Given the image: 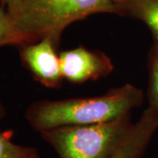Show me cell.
I'll list each match as a JSON object with an SVG mask.
<instances>
[{"instance_id": "1", "label": "cell", "mask_w": 158, "mask_h": 158, "mask_svg": "<svg viewBox=\"0 0 158 158\" xmlns=\"http://www.w3.org/2000/svg\"><path fill=\"white\" fill-rule=\"evenodd\" d=\"M142 102V91L127 84L101 96L34 102L27 108L26 118L40 134L67 126L111 121L129 114L132 109L141 106Z\"/></svg>"}, {"instance_id": "2", "label": "cell", "mask_w": 158, "mask_h": 158, "mask_svg": "<svg viewBox=\"0 0 158 158\" xmlns=\"http://www.w3.org/2000/svg\"><path fill=\"white\" fill-rule=\"evenodd\" d=\"M15 27L40 40L50 37L57 43L69 25L97 13L116 14L114 0H19L6 9Z\"/></svg>"}, {"instance_id": "3", "label": "cell", "mask_w": 158, "mask_h": 158, "mask_svg": "<svg viewBox=\"0 0 158 158\" xmlns=\"http://www.w3.org/2000/svg\"><path fill=\"white\" fill-rule=\"evenodd\" d=\"M133 125L129 113L103 123L57 127L40 135L60 158H111Z\"/></svg>"}, {"instance_id": "4", "label": "cell", "mask_w": 158, "mask_h": 158, "mask_svg": "<svg viewBox=\"0 0 158 158\" xmlns=\"http://www.w3.org/2000/svg\"><path fill=\"white\" fill-rule=\"evenodd\" d=\"M59 43L45 37L33 43L19 47L22 65L37 82L48 88H57L62 85Z\"/></svg>"}, {"instance_id": "5", "label": "cell", "mask_w": 158, "mask_h": 158, "mask_svg": "<svg viewBox=\"0 0 158 158\" xmlns=\"http://www.w3.org/2000/svg\"><path fill=\"white\" fill-rule=\"evenodd\" d=\"M60 63L63 79L72 84L98 80L113 70V62L106 54L82 46L61 52Z\"/></svg>"}, {"instance_id": "6", "label": "cell", "mask_w": 158, "mask_h": 158, "mask_svg": "<svg viewBox=\"0 0 158 158\" xmlns=\"http://www.w3.org/2000/svg\"><path fill=\"white\" fill-rule=\"evenodd\" d=\"M157 129L158 111L148 106L111 158H141Z\"/></svg>"}, {"instance_id": "7", "label": "cell", "mask_w": 158, "mask_h": 158, "mask_svg": "<svg viewBox=\"0 0 158 158\" xmlns=\"http://www.w3.org/2000/svg\"><path fill=\"white\" fill-rule=\"evenodd\" d=\"M116 14L141 20L158 43V0H114Z\"/></svg>"}, {"instance_id": "8", "label": "cell", "mask_w": 158, "mask_h": 158, "mask_svg": "<svg viewBox=\"0 0 158 158\" xmlns=\"http://www.w3.org/2000/svg\"><path fill=\"white\" fill-rule=\"evenodd\" d=\"M37 40L19 32L13 23L8 12L5 10L0 1V48L4 46H17L33 43Z\"/></svg>"}, {"instance_id": "9", "label": "cell", "mask_w": 158, "mask_h": 158, "mask_svg": "<svg viewBox=\"0 0 158 158\" xmlns=\"http://www.w3.org/2000/svg\"><path fill=\"white\" fill-rule=\"evenodd\" d=\"M6 115V110L0 103V118ZM0 158H40L36 148L16 144L11 139V134L0 130Z\"/></svg>"}, {"instance_id": "10", "label": "cell", "mask_w": 158, "mask_h": 158, "mask_svg": "<svg viewBox=\"0 0 158 158\" xmlns=\"http://www.w3.org/2000/svg\"><path fill=\"white\" fill-rule=\"evenodd\" d=\"M148 107L158 111V43L153 42L148 55Z\"/></svg>"}, {"instance_id": "11", "label": "cell", "mask_w": 158, "mask_h": 158, "mask_svg": "<svg viewBox=\"0 0 158 158\" xmlns=\"http://www.w3.org/2000/svg\"><path fill=\"white\" fill-rule=\"evenodd\" d=\"M0 1H1L3 6L6 7V9H8V8L14 6V5H16L19 0H0Z\"/></svg>"}]
</instances>
